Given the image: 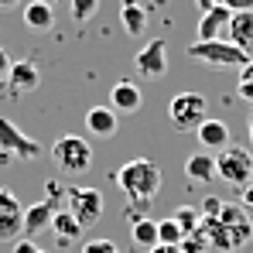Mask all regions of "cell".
Masks as SVG:
<instances>
[{
  "label": "cell",
  "instance_id": "obj_1",
  "mask_svg": "<svg viewBox=\"0 0 253 253\" xmlns=\"http://www.w3.org/2000/svg\"><path fill=\"white\" fill-rule=\"evenodd\" d=\"M113 181L120 185V192H124L137 209H144L161 192V168L151 158H133V161H126L124 168L113 174Z\"/></svg>",
  "mask_w": 253,
  "mask_h": 253
},
{
  "label": "cell",
  "instance_id": "obj_2",
  "mask_svg": "<svg viewBox=\"0 0 253 253\" xmlns=\"http://www.w3.org/2000/svg\"><path fill=\"white\" fill-rule=\"evenodd\" d=\"M51 161H55V168L65 171V174H83V171L92 168V147L79 133H62L51 144Z\"/></svg>",
  "mask_w": 253,
  "mask_h": 253
},
{
  "label": "cell",
  "instance_id": "obj_3",
  "mask_svg": "<svg viewBox=\"0 0 253 253\" xmlns=\"http://www.w3.org/2000/svg\"><path fill=\"white\" fill-rule=\"evenodd\" d=\"M188 58H195V62H202V65H212V69H243L247 62H250V55L247 51H240L233 42H226V38H215V42H195L188 48Z\"/></svg>",
  "mask_w": 253,
  "mask_h": 253
},
{
  "label": "cell",
  "instance_id": "obj_4",
  "mask_svg": "<svg viewBox=\"0 0 253 253\" xmlns=\"http://www.w3.org/2000/svg\"><path fill=\"white\" fill-rule=\"evenodd\" d=\"M215 178H222L226 185H236V188H243V185H250L253 181V154L247 147H226V151H219L215 154Z\"/></svg>",
  "mask_w": 253,
  "mask_h": 253
},
{
  "label": "cell",
  "instance_id": "obj_5",
  "mask_svg": "<svg viewBox=\"0 0 253 253\" xmlns=\"http://www.w3.org/2000/svg\"><path fill=\"white\" fill-rule=\"evenodd\" d=\"M168 120L178 130H199L209 120V103L199 92H178L168 103Z\"/></svg>",
  "mask_w": 253,
  "mask_h": 253
},
{
  "label": "cell",
  "instance_id": "obj_6",
  "mask_svg": "<svg viewBox=\"0 0 253 253\" xmlns=\"http://www.w3.org/2000/svg\"><path fill=\"white\" fill-rule=\"evenodd\" d=\"M65 209L83 222V229H89V226L99 222V215H103V195H99V188L72 185V188H65Z\"/></svg>",
  "mask_w": 253,
  "mask_h": 253
},
{
  "label": "cell",
  "instance_id": "obj_7",
  "mask_svg": "<svg viewBox=\"0 0 253 253\" xmlns=\"http://www.w3.org/2000/svg\"><path fill=\"white\" fill-rule=\"evenodd\" d=\"M0 154L17 158V161H31V158H38V154H42V144H38V140H31L21 126L14 124V120L0 117Z\"/></svg>",
  "mask_w": 253,
  "mask_h": 253
},
{
  "label": "cell",
  "instance_id": "obj_8",
  "mask_svg": "<svg viewBox=\"0 0 253 253\" xmlns=\"http://www.w3.org/2000/svg\"><path fill=\"white\" fill-rule=\"evenodd\" d=\"M133 69H137L140 79H151V83L161 79V76L168 72V42H161V38L147 42L133 55Z\"/></svg>",
  "mask_w": 253,
  "mask_h": 253
},
{
  "label": "cell",
  "instance_id": "obj_9",
  "mask_svg": "<svg viewBox=\"0 0 253 253\" xmlns=\"http://www.w3.org/2000/svg\"><path fill=\"white\" fill-rule=\"evenodd\" d=\"M219 222L226 226V233H229V240H233V250H243L253 240V219L243 206H222Z\"/></svg>",
  "mask_w": 253,
  "mask_h": 253
},
{
  "label": "cell",
  "instance_id": "obj_10",
  "mask_svg": "<svg viewBox=\"0 0 253 253\" xmlns=\"http://www.w3.org/2000/svg\"><path fill=\"white\" fill-rule=\"evenodd\" d=\"M24 222V206L10 188H0V240H17Z\"/></svg>",
  "mask_w": 253,
  "mask_h": 253
},
{
  "label": "cell",
  "instance_id": "obj_11",
  "mask_svg": "<svg viewBox=\"0 0 253 253\" xmlns=\"http://www.w3.org/2000/svg\"><path fill=\"white\" fill-rule=\"evenodd\" d=\"M3 85H7L10 96H28V92H35V89L42 85V72H38L35 62L21 58V62L10 65V76H7V83H3Z\"/></svg>",
  "mask_w": 253,
  "mask_h": 253
},
{
  "label": "cell",
  "instance_id": "obj_12",
  "mask_svg": "<svg viewBox=\"0 0 253 253\" xmlns=\"http://www.w3.org/2000/svg\"><path fill=\"white\" fill-rule=\"evenodd\" d=\"M21 17H24V28H28V31L44 35V31L55 28V3H48V0H31V3H24Z\"/></svg>",
  "mask_w": 253,
  "mask_h": 253
},
{
  "label": "cell",
  "instance_id": "obj_13",
  "mask_svg": "<svg viewBox=\"0 0 253 253\" xmlns=\"http://www.w3.org/2000/svg\"><path fill=\"white\" fill-rule=\"evenodd\" d=\"M85 130H89L96 140H113L117 130H120V120H117V113H113L110 106H92V110L85 113Z\"/></svg>",
  "mask_w": 253,
  "mask_h": 253
},
{
  "label": "cell",
  "instance_id": "obj_14",
  "mask_svg": "<svg viewBox=\"0 0 253 253\" xmlns=\"http://www.w3.org/2000/svg\"><path fill=\"white\" fill-rule=\"evenodd\" d=\"M229 17H233V10H226L222 3L209 7V10L199 17V42H215V38H222L226 28H229Z\"/></svg>",
  "mask_w": 253,
  "mask_h": 253
},
{
  "label": "cell",
  "instance_id": "obj_15",
  "mask_svg": "<svg viewBox=\"0 0 253 253\" xmlns=\"http://www.w3.org/2000/svg\"><path fill=\"white\" fill-rule=\"evenodd\" d=\"M140 106H144V96H140V89L130 79H120L110 89V110L113 113H137Z\"/></svg>",
  "mask_w": 253,
  "mask_h": 253
},
{
  "label": "cell",
  "instance_id": "obj_16",
  "mask_svg": "<svg viewBox=\"0 0 253 253\" xmlns=\"http://www.w3.org/2000/svg\"><path fill=\"white\" fill-rule=\"evenodd\" d=\"M226 42H233L240 51H253V10H240L229 17V28H226Z\"/></svg>",
  "mask_w": 253,
  "mask_h": 253
},
{
  "label": "cell",
  "instance_id": "obj_17",
  "mask_svg": "<svg viewBox=\"0 0 253 253\" xmlns=\"http://www.w3.org/2000/svg\"><path fill=\"white\" fill-rule=\"evenodd\" d=\"M55 212H58V209H55L51 202H35V206H24V222H21L24 240H31V236H38L42 229H48Z\"/></svg>",
  "mask_w": 253,
  "mask_h": 253
},
{
  "label": "cell",
  "instance_id": "obj_18",
  "mask_svg": "<svg viewBox=\"0 0 253 253\" xmlns=\"http://www.w3.org/2000/svg\"><path fill=\"white\" fill-rule=\"evenodd\" d=\"M48 229L55 233V240H58L62 247H72V243H76V240H79V236L85 233L83 222H79V219H76V215H72L69 209H58V212H55V215H51V226H48Z\"/></svg>",
  "mask_w": 253,
  "mask_h": 253
},
{
  "label": "cell",
  "instance_id": "obj_19",
  "mask_svg": "<svg viewBox=\"0 0 253 253\" xmlns=\"http://www.w3.org/2000/svg\"><path fill=\"white\" fill-rule=\"evenodd\" d=\"M195 137H199V144L209 154H219V151L229 147V126L222 124V120H206V124L195 130Z\"/></svg>",
  "mask_w": 253,
  "mask_h": 253
},
{
  "label": "cell",
  "instance_id": "obj_20",
  "mask_svg": "<svg viewBox=\"0 0 253 253\" xmlns=\"http://www.w3.org/2000/svg\"><path fill=\"white\" fill-rule=\"evenodd\" d=\"M185 178L192 181V185H206L215 178V154L209 151H195V154H188V161H185Z\"/></svg>",
  "mask_w": 253,
  "mask_h": 253
},
{
  "label": "cell",
  "instance_id": "obj_21",
  "mask_svg": "<svg viewBox=\"0 0 253 253\" xmlns=\"http://www.w3.org/2000/svg\"><path fill=\"white\" fill-rule=\"evenodd\" d=\"M120 24H124V31L130 38H140V35L147 31V10H144L137 0H124V7H120Z\"/></svg>",
  "mask_w": 253,
  "mask_h": 253
},
{
  "label": "cell",
  "instance_id": "obj_22",
  "mask_svg": "<svg viewBox=\"0 0 253 253\" xmlns=\"http://www.w3.org/2000/svg\"><path fill=\"white\" fill-rule=\"evenodd\" d=\"M130 236H133V243H137V247L151 250V247H158V222H154V219H144V215H133Z\"/></svg>",
  "mask_w": 253,
  "mask_h": 253
},
{
  "label": "cell",
  "instance_id": "obj_23",
  "mask_svg": "<svg viewBox=\"0 0 253 253\" xmlns=\"http://www.w3.org/2000/svg\"><path fill=\"white\" fill-rule=\"evenodd\" d=\"M171 219L181 226V233H185V236H192V233L202 226V219H206V215H202V209H195V206H178V209L171 212Z\"/></svg>",
  "mask_w": 253,
  "mask_h": 253
},
{
  "label": "cell",
  "instance_id": "obj_24",
  "mask_svg": "<svg viewBox=\"0 0 253 253\" xmlns=\"http://www.w3.org/2000/svg\"><path fill=\"white\" fill-rule=\"evenodd\" d=\"M158 243H165V247H181L185 243V233H181V226L171 215L158 222Z\"/></svg>",
  "mask_w": 253,
  "mask_h": 253
},
{
  "label": "cell",
  "instance_id": "obj_25",
  "mask_svg": "<svg viewBox=\"0 0 253 253\" xmlns=\"http://www.w3.org/2000/svg\"><path fill=\"white\" fill-rule=\"evenodd\" d=\"M99 7H103V0H69V14H72V21H92L96 14H99Z\"/></svg>",
  "mask_w": 253,
  "mask_h": 253
},
{
  "label": "cell",
  "instance_id": "obj_26",
  "mask_svg": "<svg viewBox=\"0 0 253 253\" xmlns=\"http://www.w3.org/2000/svg\"><path fill=\"white\" fill-rule=\"evenodd\" d=\"M236 96L243 99V103H250L253 106V58L240 69V83H236Z\"/></svg>",
  "mask_w": 253,
  "mask_h": 253
},
{
  "label": "cell",
  "instance_id": "obj_27",
  "mask_svg": "<svg viewBox=\"0 0 253 253\" xmlns=\"http://www.w3.org/2000/svg\"><path fill=\"white\" fill-rule=\"evenodd\" d=\"M83 253H120V247L113 240H89L83 247Z\"/></svg>",
  "mask_w": 253,
  "mask_h": 253
},
{
  "label": "cell",
  "instance_id": "obj_28",
  "mask_svg": "<svg viewBox=\"0 0 253 253\" xmlns=\"http://www.w3.org/2000/svg\"><path fill=\"white\" fill-rule=\"evenodd\" d=\"M222 206H226L222 199H206V202H202V215H206V219H219Z\"/></svg>",
  "mask_w": 253,
  "mask_h": 253
},
{
  "label": "cell",
  "instance_id": "obj_29",
  "mask_svg": "<svg viewBox=\"0 0 253 253\" xmlns=\"http://www.w3.org/2000/svg\"><path fill=\"white\" fill-rule=\"evenodd\" d=\"M14 253H44L38 243H31V240H24V236H17L14 240Z\"/></svg>",
  "mask_w": 253,
  "mask_h": 253
},
{
  "label": "cell",
  "instance_id": "obj_30",
  "mask_svg": "<svg viewBox=\"0 0 253 253\" xmlns=\"http://www.w3.org/2000/svg\"><path fill=\"white\" fill-rule=\"evenodd\" d=\"M226 10H233V14H240V10H253V0H219Z\"/></svg>",
  "mask_w": 253,
  "mask_h": 253
},
{
  "label": "cell",
  "instance_id": "obj_31",
  "mask_svg": "<svg viewBox=\"0 0 253 253\" xmlns=\"http://www.w3.org/2000/svg\"><path fill=\"white\" fill-rule=\"evenodd\" d=\"M10 65H14V62H10L7 48H0V85L7 83V76H10Z\"/></svg>",
  "mask_w": 253,
  "mask_h": 253
},
{
  "label": "cell",
  "instance_id": "obj_32",
  "mask_svg": "<svg viewBox=\"0 0 253 253\" xmlns=\"http://www.w3.org/2000/svg\"><path fill=\"white\" fill-rule=\"evenodd\" d=\"M240 206H243L247 212H253V181H250V185H243V188H240Z\"/></svg>",
  "mask_w": 253,
  "mask_h": 253
},
{
  "label": "cell",
  "instance_id": "obj_33",
  "mask_svg": "<svg viewBox=\"0 0 253 253\" xmlns=\"http://www.w3.org/2000/svg\"><path fill=\"white\" fill-rule=\"evenodd\" d=\"M147 253H181V247H165V243H158V247H151Z\"/></svg>",
  "mask_w": 253,
  "mask_h": 253
},
{
  "label": "cell",
  "instance_id": "obj_34",
  "mask_svg": "<svg viewBox=\"0 0 253 253\" xmlns=\"http://www.w3.org/2000/svg\"><path fill=\"white\" fill-rule=\"evenodd\" d=\"M215 3H219V0H195V7H199V10H202V14H206V10H209V7H215Z\"/></svg>",
  "mask_w": 253,
  "mask_h": 253
},
{
  "label": "cell",
  "instance_id": "obj_35",
  "mask_svg": "<svg viewBox=\"0 0 253 253\" xmlns=\"http://www.w3.org/2000/svg\"><path fill=\"white\" fill-rule=\"evenodd\" d=\"M17 3H21V0H0V10H14Z\"/></svg>",
  "mask_w": 253,
  "mask_h": 253
},
{
  "label": "cell",
  "instance_id": "obj_36",
  "mask_svg": "<svg viewBox=\"0 0 253 253\" xmlns=\"http://www.w3.org/2000/svg\"><path fill=\"white\" fill-rule=\"evenodd\" d=\"M250 144H253V110H250Z\"/></svg>",
  "mask_w": 253,
  "mask_h": 253
},
{
  "label": "cell",
  "instance_id": "obj_37",
  "mask_svg": "<svg viewBox=\"0 0 253 253\" xmlns=\"http://www.w3.org/2000/svg\"><path fill=\"white\" fill-rule=\"evenodd\" d=\"M48 3H58V0H48Z\"/></svg>",
  "mask_w": 253,
  "mask_h": 253
}]
</instances>
